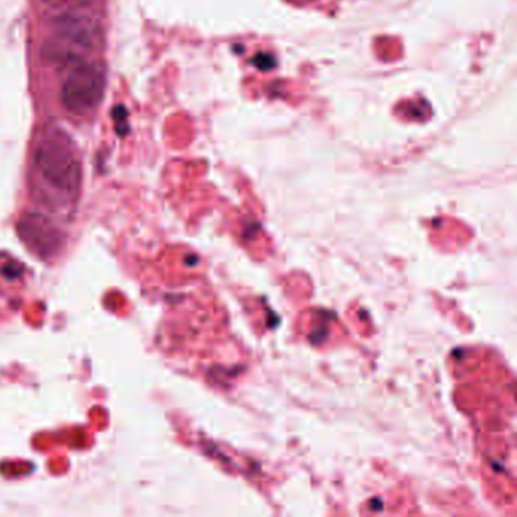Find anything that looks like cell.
Segmentation results:
<instances>
[{
	"mask_svg": "<svg viewBox=\"0 0 517 517\" xmlns=\"http://www.w3.org/2000/svg\"><path fill=\"white\" fill-rule=\"evenodd\" d=\"M35 167L46 187L57 196L73 199L81 185V161L72 138L57 126L44 131L35 148Z\"/></svg>",
	"mask_w": 517,
	"mask_h": 517,
	"instance_id": "6da1fadb",
	"label": "cell"
},
{
	"mask_svg": "<svg viewBox=\"0 0 517 517\" xmlns=\"http://www.w3.org/2000/svg\"><path fill=\"white\" fill-rule=\"evenodd\" d=\"M287 2L295 5H307L310 4V2H314V0H287Z\"/></svg>",
	"mask_w": 517,
	"mask_h": 517,
	"instance_id": "5b68a950",
	"label": "cell"
},
{
	"mask_svg": "<svg viewBox=\"0 0 517 517\" xmlns=\"http://www.w3.org/2000/svg\"><path fill=\"white\" fill-rule=\"evenodd\" d=\"M51 26L55 38L69 47L75 60H79L81 52L91 51L99 40V23L88 10L55 13Z\"/></svg>",
	"mask_w": 517,
	"mask_h": 517,
	"instance_id": "3957f363",
	"label": "cell"
},
{
	"mask_svg": "<svg viewBox=\"0 0 517 517\" xmlns=\"http://www.w3.org/2000/svg\"><path fill=\"white\" fill-rule=\"evenodd\" d=\"M47 7H51L54 13L61 11L90 10L93 0H43Z\"/></svg>",
	"mask_w": 517,
	"mask_h": 517,
	"instance_id": "277c9868",
	"label": "cell"
},
{
	"mask_svg": "<svg viewBox=\"0 0 517 517\" xmlns=\"http://www.w3.org/2000/svg\"><path fill=\"white\" fill-rule=\"evenodd\" d=\"M104 75L87 61H73L61 88V101L67 111L85 116L96 110L104 98Z\"/></svg>",
	"mask_w": 517,
	"mask_h": 517,
	"instance_id": "7a4b0ae2",
	"label": "cell"
}]
</instances>
